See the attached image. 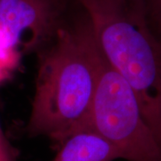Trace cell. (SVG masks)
I'll list each match as a JSON object with an SVG mask.
<instances>
[{
	"instance_id": "1",
	"label": "cell",
	"mask_w": 161,
	"mask_h": 161,
	"mask_svg": "<svg viewBox=\"0 0 161 161\" xmlns=\"http://www.w3.org/2000/svg\"><path fill=\"white\" fill-rule=\"evenodd\" d=\"M101 51L86 20L58 27L41 56L27 130L59 145L89 129Z\"/></svg>"
},
{
	"instance_id": "2",
	"label": "cell",
	"mask_w": 161,
	"mask_h": 161,
	"mask_svg": "<svg viewBox=\"0 0 161 161\" xmlns=\"http://www.w3.org/2000/svg\"><path fill=\"white\" fill-rule=\"evenodd\" d=\"M104 57L134 92L161 150V40L145 0H78Z\"/></svg>"
},
{
	"instance_id": "3",
	"label": "cell",
	"mask_w": 161,
	"mask_h": 161,
	"mask_svg": "<svg viewBox=\"0 0 161 161\" xmlns=\"http://www.w3.org/2000/svg\"><path fill=\"white\" fill-rule=\"evenodd\" d=\"M89 129L113 144L123 159L161 161L160 147L134 92L102 51Z\"/></svg>"
},
{
	"instance_id": "4",
	"label": "cell",
	"mask_w": 161,
	"mask_h": 161,
	"mask_svg": "<svg viewBox=\"0 0 161 161\" xmlns=\"http://www.w3.org/2000/svg\"><path fill=\"white\" fill-rule=\"evenodd\" d=\"M58 18L53 0H0V33L21 52L52 39Z\"/></svg>"
},
{
	"instance_id": "5",
	"label": "cell",
	"mask_w": 161,
	"mask_h": 161,
	"mask_svg": "<svg viewBox=\"0 0 161 161\" xmlns=\"http://www.w3.org/2000/svg\"><path fill=\"white\" fill-rule=\"evenodd\" d=\"M123 159L120 151L93 130L71 134L60 144L52 161H114Z\"/></svg>"
},
{
	"instance_id": "6",
	"label": "cell",
	"mask_w": 161,
	"mask_h": 161,
	"mask_svg": "<svg viewBox=\"0 0 161 161\" xmlns=\"http://www.w3.org/2000/svg\"><path fill=\"white\" fill-rule=\"evenodd\" d=\"M22 52L10 45L0 33V84L17 69Z\"/></svg>"
},
{
	"instance_id": "7",
	"label": "cell",
	"mask_w": 161,
	"mask_h": 161,
	"mask_svg": "<svg viewBox=\"0 0 161 161\" xmlns=\"http://www.w3.org/2000/svg\"><path fill=\"white\" fill-rule=\"evenodd\" d=\"M150 23L156 32L161 31V0H145Z\"/></svg>"
},
{
	"instance_id": "8",
	"label": "cell",
	"mask_w": 161,
	"mask_h": 161,
	"mask_svg": "<svg viewBox=\"0 0 161 161\" xmlns=\"http://www.w3.org/2000/svg\"><path fill=\"white\" fill-rule=\"evenodd\" d=\"M0 161H14L10 147L3 132H0Z\"/></svg>"
},
{
	"instance_id": "9",
	"label": "cell",
	"mask_w": 161,
	"mask_h": 161,
	"mask_svg": "<svg viewBox=\"0 0 161 161\" xmlns=\"http://www.w3.org/2000/svg\"><path fill=\"white\" fill-rule=\"evenodd\" d=\"M158 35L159 39H160V40H161V31H159V32H158Z\"/></svg>"
},
{
	"instance_id": "10",
	"label": "cell",
	"mask_w": 161,
	"mask_h": 161,
	"mask_svg": "<svg viewBox=\"0 0 161 161\" xmlns=\"http://www.w3.org/2000/svg\"><path fill=\"white\" fill-rule=\"evenodd\" d=\"M2 132V130H1V127H0V132Z\"/></svg>"
}]
</instances>
